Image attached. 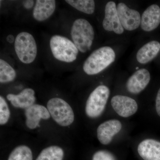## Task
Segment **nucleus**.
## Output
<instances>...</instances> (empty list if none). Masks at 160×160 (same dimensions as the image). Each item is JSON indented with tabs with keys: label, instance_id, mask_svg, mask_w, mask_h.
Here are the masks:
<instances>
[{
	"label": "nucleus",
	"instance_id": "nucleus-25",
	"mask_svg": "<svg viewBox=\"0 0 160 160\" xmlns=\"http://www.w3.org/2000/svg\"><path fill=\"white\" fill-rule=\"evenodd\" d=\"M34 1L32 0H27L23 2V6L26 9H30L33 7L34 5Z\"/></svg>",
	"mask_w": 160,
	"mask_h": 160
},
{
	"label": "nucleus",
	"instance_id": "nucleus-14",
	"mask_svg": "<svg viewBox=\"0 0 160 160\" xmlns=\"http://www.w3.org/2000/svg\"><path fill=\"white\" fill-rule=\"evenodd\" d=\"M138 151L144 160H160V142L153 139L144 140L138 146Z\"/></svg>",
	"mask_w": 160,
	"mask_h": 160
},
{
	"label": "nucleus",
	"instance_id": "nucleus-11",
	"mask_svg": "<svg viewBox=\"0 0 160 160\" xmlns=\"http://www.w3.org/2000/svg\"><path fill=\"white\" fill-rule=\"evenodd\" d=\"M25 114L26 126L31 129L39 126L41 119H49L51 116L47 108L38 104H34L26 109Z\"/></svg>",
	"mask_w": 160,
	"mask_h": 160
},
{
	"label": "nucleus",
	"instance_id": "nucleus-15",
	"mask_svg": "<svg viewBox=\"0 0 160 160\" xmlns=\"http://www.w3.org/2000/svg\"><path fill=\"white\" fill-rule=\"evenodd\" d=\"M7 99L16 108L27 109L34 105L36 98L35 92L31 88H26L17 95H7Z\"/></svg>",
	"mask_w": 160,
	"mask_h": 160
},
{
	"label": "nucleus",
	"instance_id": "nucleus-17",
	"mask_svg": "<svg viewBox=\"0 0 160 160\" xmlns=\"http://www.w3.org/2000/svg\"><path fill=\"white\" fill-rule=\"evenodd\" d=\"M160 50V43L152 41L142 46L137 53V60L142 64H147L157 56Z\"/></svg>",
	"mask_w": 160,
	"mask_h": 160
},
{
	"label": "nucleus",
	"instance_id": "nucleus-7",
	"mask_svg": "<svg viewBox=\"0 0 160 160\" xmlns=\"http://www.w3.org/2000/svg\"><path fill=\"white\" fill-rule=\"evenodd\" d=\"M117 8L120 22L124 29L132 31L138 28L141 21V15L138 12L130 9L122 2L118 3Z\"/></svg>",
	"mask_w": 160,
	"mask_h": 160
},
{
	"label": "nucleus",
	"instance_id": "nucleus-12",
	"mask_svg": "<svg viewBox=\"0 0 160 160\" xmlns=\"http://www.w3.org/2000/svg\"><path fill=\"white\" fill-rule=\"evenodd\" d=\"M122 128V124L118 120H110L106 121L98 127V139L101 144L108 145L111 142L114 136L121 131Z\"/></svg>",
	"mask_w": 160,
	"mask_h": 160
},
{
	"label": "nucleus",
	"instance_id": "nucleus-2",
	"mask_svg": "<svg viewBox=\"0 0 160 160\" xmlns=\"http://www.w3.org/2000/svg\"><path fill=\"white\" fill-rule=\"evenodd\" d=\"M71 35L79 51L85 53L90 50L94 38V31L88 21L82 18L76 20L72 27Z\"/></svg>",
	"mask_w": 160,
	"mask_h": 160
},
{
	"label": "nucleus",
	"instance_id": "nucleus-8",
	"mask_svg": "<svg viewBox=\"0 0 160 160\" xmlns=\"http://www.w3.org/2000/svg\"><path fill=\"white\" fill-rule=\"evenodd\" d=\"M103 28L106 31L112 32L118 34H121L124 32L119 18L116 5L113 2H109L105 7V17L103 21Z\"/></svg>",
	"mask_w": 160,
	"mask_h": 160
},
{
	"label": "nucleus",
	"instance_id": "nucleus-10",
	"mask_svg": "<svg viewBox=\"0 0 160 160\" xmlns=\"http://www.w3.org/2000/svg\"><path fill=\"white\" fill-rule=\"evenodd\" d=\"M150 80V73L147 69H138L127 80L126 89L132 94H138L146 88Z\"/></svg>",
	"mask_w": 160,
	"mask_h": 160
},
{
	"label": "nucleus",
	"instance_id": "nucleus-13",
	"mask_svg": "<svg viewBox=\"0 0 160 160\" xmlns=\"http://www.w3.org/2000/svg\"><path fill=\"white\" fill-rule=\"evenodd\" d=\"M160 24V8L156 4L152 5L145 10L141 18V28L150 32L157 29Z\"/></svg>",
	"mask_w": 160,
	"mask_h": 160
},
{
	"label": "nucleus",
	"instance_id": "nucleus-16",
	"mask_svg": "<svg viewBox=\"0 0 160 160\" xmlns=\"http://www.w3.org/2000/svg\"><path fill=\"white\" fill-rule=\"evenodd\" d=\"M55 9L54 0H38L33 9V18L38 22H43L51 16Z\"/></svg>",
	"mask_w": 160,
	"mask_h": 160
},
{
	"label": "nucleus",
	"instance_id": "nucleus-24",
	"mask_svg": "<svg viewBox=\"0 0 160 160\" xmlns=\"http://www.w3.org/2000/svg\"><path fill=\"white\" fill-rule=\"evenodd\" d=\"M156 109L158 115L160 117V88L158 91L156 99Z\"/></svg>",
	"mask_w": 160,
	"mask_h": 160
},
{
	"label": "nucleus",
	"instance_id": "nucleus-21",
	"mask_svg": "<svg viewBox=\"0 0 160 160\" xmlns=\"http://www.w3.org/2000/svg\"><path fill=\"white\" fill-rule=\"evenodd\" d=\"M8 160H32V152L28 146L21 145L12 150Z\"/></svg>",
	"mask_w": 160,
	"mask_h": 160
},
{
	"label": "nucleus",
	"instance_id": "nucleus-18",
	"mask_svg": "<svg viewBox=\"0 0 160 160\" xmlns=\"http://www.w3.org/2000/svg\"><path fill=\"white\" fill-rule=\"evenodd\" d=\"M64 151L58 146H51L43 149L36 160H63Z\"/></svg>",
	"mask_w": 160,
	"mask_h": 160
},
{
	"label": "nucleus",
	"instance_id": "nucleus-4",
	"mask_svg": "<svg viewBox=\"0 0 160 160\" xmlns=\"http://www.w3.org/2000/svg\"><path fill=\"white\" fill-rule=\"evenodd\" d=\"M15 50L20 61L25 64H30L35 59L37 46L34 37L29 32H21L15 40Z\"/></svg>",
	"mask_w": 160,
	"mask_h": 160
},
{
	"label": "nucleus",
	"instance_id": "nucleus-19",
	"mask_svg": "<svg viewBox=\"0 0 160 160\" xmlns=\"http://www.w3.org/2000/svg\"><path fill=\"white\" fill-rule=\"evenodd\" d=\"M66 2L73 8L86 14H92L95 11V4L93 0H66Z\"/></svg>",
	"mask_w": 160,
	"mask_h": 160
},
{
	"label": "nucleus",
	"instance_id": "nucleus-5",
	"mask_svg": "<svg viewBox=\"0 0 160 160\" xmlns=\"http://www.w3.org/2000/svg\"><path fill=\"white\" fill-rule=\"evenodd\" d=\"M47 108L50 116L60 126H70L74 120L73 110L67 102L60 98H53L48 101Z\"/></svg>",
	"mask_w": 160,
	"mask_h": 160
},
{
	"label": "nucleus",
	"instance_id": "nucleus-1",
	"mask_svg": "<svg viewBox=\"0 0 160 160\" xmlns=\"http://www.w3.org/2000/svg\"><path fill=\"white\" fill-rule=\"evenodd\" d=\"M115 58V52L111 47H101L86 59L83 64V70L89 75L97 74L113 63Z\"/></svg>",
	"mask_w": 160,
	"mask_h": 160
},
{
	"label": "nucleus",
	"instance_id": "nucleus-26",
	"mask_svg": "<svg viewBox=\"0 0 160 160\" xmlns=\"http://www.w3.org/2000/svg\"><path fill=\"white\" fill-rule=\"evenodd\" d=\"M6 40H7L8 42L9 43H12L14 41V37H13V36H12V35H9L7 36V38H6Z\"/></svg>",
	"mask_w": 160,
	"mask_h": 160
},
{
	"label": "nucleus",
	"instance_id": "nucleus-6",
	"mask_svg": "<svg viewBox=\"0 0 160 160\" xmlns=\"http://www.w3.org/2000/svg\"><path fill=\"white\" fill-rule=\"evenodd\" d=\"M109 94V88L104 85L98 86L91 92L86 103V112L88 117L95 118L102 113Z\"/></svg>",
	"mask_w": 160,
	"mask_h": 160
},
{
	"label": "nucleus",
	"instance_id": "nucleus-9",
	"mask_svg": "<svg viewBox=\"0 0 160 160\" xmlns=\"http://www.w3.org/2000/svg\"><path fill=\"white\" fill-rule=\"evenodd\" d=\"M111 103L114 111L120 116L128 118L137 111V103L133 99L123 95H116L112 98Z\"/></svg>",
	"mask_w": 160,
	"mask_h": 160
},
{
	"label": "nucleus",
	"instance_id": "nucleus-3",
	"mask_svg": "<svg viewBox=\"0 0 160 160\" xmlns=\"http://www.w3.org/2000/svg\"><path fill=\"white\" fill-rule=\"evenodd\" d=\"M52 52L56 59L70 63L74 62L77 58L78 49L74 43L62 36H53L50 40Z\"/></svg>",
	"mask_w": 160,
	"mask_h": 160
},
{
	"label": "nucleus",
	"instance_id": "nucleus-22",
	"mask_svg": "<svg viewBox=\"0 0 160 160\" xmlns=\"http://www.w3.org/2000/svg\"><path fill=\"white\" fill-rule=\"evenodd\" d=\"M10 112L8 104L5 98L0 96V124L4 125L9 121Z\"/></svg>",
	"mask_w": 160,
	"mask_h": 160
},
{
	"label": "nucleus",
	"instance_id": "nucleus-23",
	"mask_svg": "<svg viewBox=\"0 0 160 160\" xmlns=\"http://www.w3.org/2000/svg\"><path fill=\"white\" fill-rule=\"evenodd\" d=\"M92 160H116L111 152L106 150H100L93 155Z\"/></svg>",
	"mask_w": 160,
	"mask_h": 160
},
{
	"label": "nucleus",
	"instance_id": "nucleus-20",
	"mask_svg": "<svg viewBox=\"0 0 160 160\" xmlns=\"http://www.w3.org/2000/svg\"><path fill=\"white\" fill-rule=\"evenodd\" d=\"M16 72L7 62L0 60V82L5 83L12 82L16 77Z\"/></svg>",
	"mask_w": 160,
	"mask_h": 160
}]
</instances>
